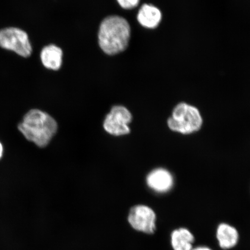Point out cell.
I'll return each instance as SVG.
<instances>
[{"instance_id": "obj_13", "label": "cell", "mask_w": 250, "mask_h": 250, "mask_svg": "<svg viewBox=\"0 0 250 250\" xmlns=\"http://www.w3.org/2000/svg\"><path fill=\"white\" fill-rule=\"evenodd\" d=\"M192 250H212L211 248H208V246H197L196 248H193Z\"/></svg>"}, {"instance_id": "obj_2", "label": "cell", "mask_w": 250, "mask_h": 250, "mask_svg": "<svg viewBox=\"0 0 250 250\" xmlns=\"http://www.w3.org/2000/svg\"><path fill=\"white\" fill-rule=\"evenodd\" d=\"M18 128L27 140L45 147L56 133L58 124L46 112L34 109L25 115Z\"/></svg>"}, {"instance_id": "obj_8", "label": "cell", "mask_w": 250, "mask_h": 250, "mask_svg": "<svg viewBox=\"0 0 250 250\" xmlns=\"http://www.w3.org/2000/svg\"><path fill=\"white\" fill-rule=\"evenodd\" d=\"M146 183L150 188L158 193H166L173 186V177L169 171L163 168H156L146 177Z\"/></svg>"}, {"instance_id": "obj_3", "label": "cell", "mask_w": 250, "mask_h": 250, "mask_svg": "<svg viewBox=\"0 0 250 250\" xmlns=\"http://www.w3.org/2000/svg\"><path fill=\"white\" fill-rule=\"evenodd\" d=\"M203 119L199 109L186 102H180L174 106L167 125L173 132L189 134L201 129Z\"/></svg>"}, {"instance_id": "obj_5", "label": "cell", "mask_w": 250, "mask_h": 250, "mask_svg": "<svg viewBox=\"0 0 250 250\" xmlns=\"http://www.w3.org/2000/svg\"><path fill=\"white\" fill-rule=\"evenodd\" d=\"M155 212L147 206L137 205L130 209L128 221L133 229L146 234L155 232Z\"/></svg>"}, {"instance_id": "obj_11", "label": "cell", "mask_w": 250, "mask_h": 250, "mask_svg": "<svg viewBox=\"0 0 250 250\" xmlns=\"http://www.w3.org/2000/svg\"><path fill=\"white\" fill-rule=\"evenodd\" d=\"M195 236L186 228H179L172 231L170 243L173 250H192Z\"/></svg>"}, {"instance_id": "obj_9", "label": "cell", "mask_w": 250, "mask_h": 250, "mask_svg": "<svg viewBox=\"0 0 250 250\" xmlns=\"http://www.w3.org/2000/svg\"><path fill=\"white\" fill-rule=\"evenodd\" d=\"M215 236L219 246L223 250H230L236 247L239 240V233L236 228L227 223L218 225Z\"/></svg>"}, {"instance_id": "obj_7", "label": "cell", "mask_w": 250, "mask_h": 250, "mask_svg": "<svg viewBox=\"0 0 250 250\" xmlns=\"http://www.w3.org/2000/svg\"><path fill=\"white\" fill-rule=\"evenodd\" d=\"M165 15L160 6L153 3H145L141 6L137 14V21L145 29L154 31L163 24Z\"/></svg>"}, {"instance_id": "obj_10", "label": "cell", "mask_w": 250, "mask_h": 250, "mask_svg": "<svg viewBox=\"0 0 250 250\" xmlns=\"http://www.w3.org/2000/svg\"><path fill=\"white\" fill-rule=\"evenodd\" d=\"M63 52L62 49L55 44L46 45L40 53L42 63L47 69L57 71L60 69L62 62Z\"/></svg>"}, {"instance_id": "obj_6", "label": "cell", "mask_w": 250, "mask_h": 250, "mask_svg": "<svg viewBox=\"0 0 250 250\" xmlns=\"http://www.w3.org/2000/svg\"><path fill=\"white\" fill-rule=\"evenodd\" d=\"M132 114L126 107L121 105L114 106L105 119L104 129L112 135L127 134L130 133L128 124L132 121Z\"/></svg>"}, {"instance_id": "obj_14", "label": "cell", "mask_w": 250, "mask_h": 250, "mask_svg": "<svg viewBox=\"0 0 250 250\" xmlns=\"http://www.w3.org/2000/svg\"><path fill=\"white\" fill-rule=\"evenodd\" d=\"M3 154V147L1 143H0V159L2 158Z\"/></svg>"}, {"instance_id": "obj_12", "label": "cell", "mask_w": 250, "mask_h": 250, "mask_svg": "<svg viewBox=\"0 0 250 250\" xmlns=\"http://www.w3.org/2000/svg\"><path fill=\"white\" fill-rule=\"evenodd\" d=\"M118 4L125 9H132L138 7L140 0H117Z\"/></svg>"}, {"instance_id": "obj_4", "label": "cell", "mask_w": 250, "mask_h": 250, "mask_svg": "<svg viewBox=\"0 0 250 250\" xmlns=\"http://www.w3.org/2000/svg\"><path fill=\"white\" fill-rule=\"evenodd\" d=\"M0 47L23 58L29 57L33 51L29 36L26 31L17 27L0 30Z\"/></svg>"}, {"instance_id": "obj_1", "label": "cell", "mask_w": 250, "mask_h": 250, "mask_svg": "<svg viewBox=\"0 0 250 250\" xmlns=\"http://www.w3.org/2000/svg\"><path fill=\"white\" fill-rule=\"evenodd\" d=\"M131 28L126 19L118 15L108 16L100 25V48L108 55H115L126 50L129 45Z\"/></svg>"}]
</instances>
